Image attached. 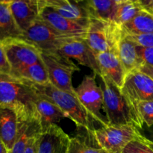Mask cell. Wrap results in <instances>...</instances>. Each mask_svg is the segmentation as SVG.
I'll use <instances>...</instances> for the list:
<instances>
[{
    "mask_svg": "<svg viewBox=\"0 0 153 153\" xmlns=\"http://www.w3.org/2000/svg\"><path fill=\"white\" fill-rule=\"evenodd\" d=\"M37 92L31 82L10 74L0 73V107L12 109L19 123L39 120Z\"/></svg>",
    "mask_w": 153,
    "mask_h": 153,
    "instance_id": "obj_1",
    "label": "cell"
},
{
    "mask_svg": "<svg viewBox=\"0 0 153 153\" xmlns=\"http://www.w3.org/2000/svg\"><path fill=\"white\" fill-rule=\"evenodd\" d=\"M104 102V111L109 125H129L137 129L143 128V122L139 117L134 105L126 98L111 79L100 76Z\"/></svg>",
    "mask_w": 153,
    "mask_h": 153,
    "instance_id": "obj_2",
    "label": "cell"
},
{
    "mask_svg": "<svg viewBox=\"0 0 153 153\" xmlns=\"http://www.w3.org/2000/svg\"><path fill=\"white\" fill-rule=\"evenodd\" d=\"M32 84L38 94L55 103L78 127L85 128L87 131L94 134L96 129L94 119L80 102L76 94L58 89L51 83L46 85Z\"/></svg>",
    "mask_w": 153,
    "mask_h": 153,
    "instance_id": "obj_3",
    "label": "cell"
},
{
    "mask_svg": "<svg viewBox=\"0 0 153 153\" xmlns=\"http://www.w3.org/2000/svg\"><path fill=\"white\" fill-rule=\"evenodd\" d=\"M123 35L122 26L115 22L91 16L85 40L96 55L105 52L117 53Z\"/></svg>",
    "mask_w": 153,
    "mask_h": 153,
    "instance_id": "obj_4",
    "label": "cell"
},
{
    "mask_svg": "<svg viewBox=\"0 0 153 153\" xmlns=\"http://www.w3.org/2000/svg\"><path fill=\"white\" fill-rule=\"evenodd\" d=\"M40 58L47 70L49 82L61 91L76 94L72 83L75 72L79 71V67L70 58L58 52L41 51Z\"/></svg>",
    "mask_w": 153,
    "mask_h": 153,
    "instance_id": "obj_5",
    "label": "cell"
},
{
    "mask_svg": "<svg viewBox=\"0 0 153 153\" xmlns=\"http://www.w3.org/2000/svg\"><path fill=\"white\" fill-rule=\"evenodd\" d=\"M21 38L34 44L40 51L57 52L64 44L79 37L58 32L40 16L24 31Z\"/></svg>",
    "mask_w": 153,
    "mask_h": 153,
    "instance_id": "obj_6",
    "label": "cell"
},
{
    "mask_svg": "<svg viewBox=\"0 0 153 153\" xmlns=\"http://www.w3.org/2000/svg\"><path fill=\"white\" fill-rule=\"evenodd\" d=\"M94 137L108 153H121L131 141L142 135L140 130L129 125H108L96 128Z\"/></svg>",
    "mask_w": 153,
    "mask_h": 153,
    "instance_id": "obj_7",
    "label": "cell"
},
{
    "mask_svg": "<svg viewBox=\"0 0 153 153\" xmlns=\"http://www.w3.org/2000/svg\"><path fill=\"white\" fill-rule=\"evenodd\" d=\"M95 76H85L75 91L80 102L94 120L99 123L102 126H105L109 123L107 118L105 117L101 112L102 109H104L102 91L97 85Z\"/></svg>",
    "mask_w": 153,
    "mask_h": 153,
    "instance_id": "obj_8",
    "label": "cell"
},
{
    "mask_svg": "<svg viewBox=\"0 0 153 153\" xmlns=\"http://www.w3.org/2000/svg\"><path fill=\"white\" fill-rule=\"evenodd\" d=\"M10 67V72L32 65L41 60V51L23 38H13L1 42Z\"/></svg>",
    "mask_w": 153,
    "mask_h": 153,
    "instance_id": "obj_9",
    "label": "cell"
},
{
    "mask_svg": "<svg viewBox=\"0 0 153 153\" xmlns=\"http://www.w3.org/2000/svg\"><path fill=\"white\" fill-rule=\"evenodd\" d=\"M121 91L132 103L153 100V79L139 70L128 73Z\"/></svg>",
    "mask_w": 153,
    "mask_h": 153,
    "instance_id": "obj_10",
    "label": "cell"
},
{
    "mask_svg": "<svg viewBox=\"0 0 153 153\" xmlns=\"http://www.w3.org/2000/svg\"><path fill=\"white\" fill-rule=\"evenodd\" d=\"M70 137L57 124L37 135V153H68Z\"/></svg>",
    "mask_w": 153,
    "mask_h": 153,
    "instance_id": "obj_11",
    "label": "cell"
},
{
    "mask_svg": "<svg viewBox=\"0 0 153 153\" xmlns=\"http://www.w3.org/2000/svg\"><path fill=\"white\" fill-rule=\"evenodd\" d=\"M57 52L70 58L76 59L81 65L89 67L94 75L100 76L97 55L90 48L85 38H76L64 44Z\"/></svg>",
    "mask_w": 153,
    "mask_h": 153,
    "instance_id": "obj_12",
    "label": "cell"
},
{
    "mask_svg": "<svg viewBox=\"0 0 153 153\" xmlns=\"http://www.w3.org/2000/svg\"><path fill=\"white\" fill-rule=\"evenodd\" d=\"M40 16L48 25L61 34L79 38L85 39L86 37L88 25L70 20L52 7L43 8L40 12Z\"/></svg>",
    "mask_w": 153,
    "mask_h": 153,
    "instance_id": "obj_13",
    "label": "cell"
},
{
    "mask_svg": "<svg viewBox=\"0 0 153 153\" xmlns=\"http://www.w3.org/2000/svg\"><path fill=\"white\" fill-rule=\"evenodd\" d=\"M97 59L100 76L108 78L117 86L122 88L126 73L117 53L114 52H101L97 55Z\"/></svg>",
    "mask_w": 153,
    "mask_h": 153,
    "instance_id": "obj_14",
    "label": "cell"
},
{
    "mask_svg": "<svg viewBox=\"0 0 153 153\" xmlns=\"http://www.w3.org/2000/svg\"><path fill=\"white\" fill-rule=\"evenodd\" d=\"M13 16L22 32L40 17L38 0H15L10 3Z\"/></svg>",
    "mask_w": 153,
    "mask_h": 153,
    "instance_id": "obj_15",
    "label": "cell"
},
{
    "mask_svg": "<svg viewBox=\"0 0 153 153\" xmlns=\"http://www.w3.org/2000/svg\"><path fill=\"white\" fill-rule=\"evenodd\" d=\"M19 121L12 109L0 107V140L8 151L11 150L16 140Z\"/></svg>",
    "mask_w": 153,
    "mask_h": 153,
    "instance_id": "obj_16",
    "label": "cell"
},
{
    "mask_svg": "<svg viewBox=\"0 0 153 153\" xmlns=\"http://www.w3.org/2000/svg\"><path fill=\"white\" fill-rule=\"evenodd\" d=\"M36 104L41 131L47 129L52 125L57 124L63 118H67L59 107L38 93Z\"/></svg>",
    "mask_w": 153,
    "mask_h": 153,
    "instance_id": "obj_17",
    "label": "cell"
},
{
    "mask_svg": "<svg viewBox=\"0 0 153 153\" xmlns=\"http://www.w3.org/2000/svg\"><path fill=\"white\" fill-rule=\"evenodd\" d=\"M117 55L123 66L126 75L134 70H139L142 66L137 52V44L125 34L120 41Z\"/></svg>",
    "mask_w": 153,
    "mask_h": 153,
    "instance_id": "obj_18",
    "label": "cell"
},
{
    "mask_svg": "<svg viewBox=\"0 0 153 153\" xmlns=\"http://www.w3.org/2000/svg\"><path fill=\"white\" fill-rule=\"evenodd\" d=\"M23 34L10 10V3H0V41L19 38Z\"/></svg>",
    "mask_w": 153,
    "mask_h": 153,
    "instance_id": "obj_19",
    "label": "cell"
},
{
    "mask_svg": "<svg viewBox=\"0 0 153 153\" xmlns=\"http://www.w3.org/2000/svg\"><path fill=\"white\" fill-rule=\"evenodd\" d=\"M126 35H140L153 33V13L142 9L130 22L122 26Z\"/></svg>",
    "mask_w": 153,
    "mask_h": 153,
    "instance_id": "obj_20",
    "label": "cell"
},
{
    "mask_svg": "<svg viewBox=\"0 0 153 153\" xmlns=\"http://www.w3.org/2000/svg\"><path fill=\"white\" fill-rule=\"evenodd\" d=\"M68 153H108L103 149L94 134L86 131V134H79L70 137Z\"/></svg>",
    "mask_w": 153,
    "mask_h": 153,
    "instance_id": "obj_21",
    "label": "cell"
},
{
    "mask_svg": "<svg viewBox=\"0 0 153 153\" xmlns=\"http://www.w3.org/2000/svg\"><path fill=\"white\" fill-rule=\"evenodd\" d=\"M10 74L16 78L37 85H46L50 83L47 70L42 60L32 65L11 71Z\"/></svg>",
    "mask_w": 153,
    "mask_h": 153,
    "instance_id": "obj_22",
    "label": "cell"
},
{
    "mask_svg": "<svg viewBox=\"0 0 153 153\" xmlns=\"http://www.w3.org/2000/svg\"><path fill=\"white\" fill-rule=\"evenodd\" d=\"M64 17L79 23L88 25L91 17V13L85 4V1L73 2L60 7H52Z\"/></svg>",
    "mask_w": 153,
    "mask_h": 153,
    "instance_id": "obj_23",
    "label": "cell"
},
{
    "mask_svg": "<svg viewBox=\"0 0 153 153\" xmlns=\"http://www.w3.org/2000/svg\"><path fill=\"white\" fill-rule=\"evenodd\" d=\"M40 132L41 128L39 121L19 123L17 137L9 153H25L29 139Z\"/></svg>",
    "mask_w": 153,
    "mask_h": 153,
    "instance_id": "obj_24",
    "label": "cell"
},
{
    "mask_svg": "<svg viewBox=\"0 0 153 153\" xmlns=\"http://www.w3.org/2000/svg\"><path fill=\"white\" fill-rule=\"evenodd\" d=\"M142 9L138 1H126L117 4L115 6L112 20L123 26L130 22Z\"/></svg>",
    "mask_w": 153,
    "mask_h": 153,
    "instance_id": "obj_25",
    "label": "cell"
},
{
    "mask_svg": "<svg viewBox=\"0 0 153 153\" xmlns=\"http://www.w3.org/2000/svg\"><path fill=\"white\" fill-rule=\"evenodd\" d=\"M91 15L100 19L113 21L116 4L113 0H85Z\"/></svg>",
    "mask_w": 153,
    "mask_h": 153,
    "instance_id": "obj_26",
    "label": "cell"
},
{
    "mask_svg": "<svg viewBox=\"0 0 153 153\" xmlns=\"http://www.w3.org/2000/svg\"><path fill=\"white\" fill-rule=\"evenodd\" d=\"M134 106L143 123L151 128L153 126V100L138 102L134 103Z\"/></svg>",
    "mask_w": 153,
    "mask_h": 153,
    "instance_id": "obj_27",
    "label": "cell"
},
{
    "mask_svg": "<svg viewBox=\"0 0 153 153\" xmlns=\"http://www.w3.org/2000/svg\"><path fill=\"white\" fill-rule=\"evenodd\" d=\"M121 153H153V149L146 143L144 136L141 135L130 142Z\"/></svg>",
    "mask_w": 153,
    "mask_h": 153,
    "instance_id": "obj_28",
    "label": "cell"
},
{
    "mask_svg": "<svg viewBox=\"0 0 153 153\" xmlns=\"http://www.w3.org/2000/svg\"><path fill=\"white\" fill-rule=\"evenodd\" d=\"M137 52L142 65L153 67V47H143L137 45Z\"/></svg>",
    "mask_w": 153,
    "mask_h": 153,
    "instance_id": "obj_29",
    "label": "cell"
},
{
    "mask_svg": "<svg viewBox=\"0 0 153 153\" xmlns=\"http://www.w3.org/2000/svg\"><path fill=\"white\" fill-rule=\"evenodd\" d=\"M126 36L130 40L134 42L137 46H143V47H153V33L146 34H140V35Z\"/></svg>",
    "mask_w": 153,
    "mask_h": 153,
    "instance_id": "obj_30",
    "label": "cell"
},
{
    "mask_svg": "<svg viewBox=\"0 0 153 153\" xmlns=\"http://www.w3.org/2000/svg\"><path fill=\"white\" fill-rule=\"evenodd\" d=\"M40 12L45 7H55L70 4L69 0H38Z\"/></svg>",
    "mask_w": 153,
    "mask_h": 153,
    "instance_id": "obj_31",
    "label": "cell"
},
{
    "mask_svg": "<svg viewBox=\"0 0 153 153\" xmlns=\"http://www.w3.org/2000/svg\"><path fill=\"white\" fill-rule=\"evenodd\" d=\"M0 73H6L10 74V67L7 61V57H6L5 52L1 42L0 41Z\"/></svg>",
    "mask_w": 153,
    "mask_h": 153,
    "instance_id": "obj_32",
    "label": "cell"
},
{
    "mask_svg": "<svg viewBox=\"0 0 153 153\" xmlns=\"http://www.w3.org/2000/svg\"><path fill=\"white\" fill-rule=\"evenodd\" d=\"M37 135L33 136L29 139L27 144L26 149H25V153H37Z\"/></svg>",
    "mask_w": 153,
    "mask_h": 153,
    "instance_id": "obj_33",
    "label": "cell"
},
{
    "mask_svg": "<svg viewBox=\"0 0 153 153\" xmlns=\"http://www.w3.org/2000/svg\"><path fill=\"white\" fill-rule=\"evenodd\" d=\"M138 2L143 9L153 12V0H138Z\"/></svg>",
    "mask_w": 153,
    "mask_h": 153,
    "instance_id": "obj_34",
    "label": "cell"
},
{
    "mask_svg": "<svg viewBox=\"0 0 153 153\" xmlns=\"http://www.w3.org/2000/svg\"><path fill=\"white\" fill-rule=\"evenodd\" d=\"M139 70L143 72V73L149 76L151 79H153V67L148 65H142L141 67L139 68Z\"/></svg>",
    "mask_w": 153,
    "mask_h": 153,
    "instance_id": "obj_35",
    "label": "cell"
},
{
    "mask_svg": "<svg viewBox=\"0 0 153 153\" xmlns=\"http://www.w3.org/2000/svg\"><path fill=\"white\" fill-rule=\"evenodd\" d=\"M0 153H9V151L1 140H0Z\"/></svg>",
    "mask_w": 153,
    "mask_h": 153,
    "instance_id": "obj_36",
    "label": "cell"
},
{
    "mask_svg": "<svg viewBox=\"0 0 153 153\" xmlns=\"http://www.w3.org/2000/svg\"><path fill=\"white\" fill-rule=\"evenodd\" d=\"M113 1L115 4H117L123 2H126V1H138V0H113Z\"/></svg>",
    "mask_w": 153,
    "mask_h": 153,
    "instance_id": "obj_37",
    "label": "cell"
},
{
    "mask_svg": "<svg viewBox=\"0 0 153 153\" xmlns=\"http://www.w3.org/2000/svg\"><path fill=\"white\" fill-rule=\"evenodd\" d=\"M145 140H146V143H147L148 146H149V147L151 148V149H153V142H152V141H151V140H148V139L146 138V137H145Z\"/></svg>",
    "mask_w": 153,
    "mask_h": 153,
    "instance_id": "obj_38",
    "label": "cell"
},
{
    "mask_svg": "<svg viewBox=\"0 0 153 153\" xmlns=\"http://www.w3.org/2000/svg\"><path fill=\"white\" fill-rule=\"evenodd\" d=\"M149 129L148 130V131H149V135H150L151 137V139H148V140H151V141L153 142V127H151V128H149Z\"/></svg>",
    "mask_w": 153,
    "mask_h": 153,
    "instance_id": "obj_39",
    "label": "cell"
},
{
    "mask_svg": "<svg viewBox=\"0 0 153 153\" xmlns=\"http://www.w3.org/2000/svg\"><path fill=\"white\" fill-rule=\"evenodd\" d=\"M1 2L10 3V2H11V0H0V3H1Z\"/></svg>",
    "mask_w": 153,
    "mask_h": 153,
    "instance_id": "obj_40",
    "label": "cell"
},
{
    "mask_svg": "<svg viewBox=\"0 0 153 153\" xmlns=\"http://www.w3.org/2000/svg\"><path fill=\"white\" fill-rule=\"evenodd\" d=\"M70 1H73V2H82L81 0H69Z\"/></svg>",
    "mask_w": 153,
    "mask_h": 153,
    "instance_id": "obj_41",
    "label": "cell"
},
{
    "mask_svg": "<svg viewBox=\"0 0 153 153\" xmlns=\"http://www.w3.org/2000/svg\"><path fill=\"white\" fill-rule=\"evenodd\" d=\"M81 1H85V0H81Z\"/></svg>",
    "mask_w": 153,
    "mask_h": 153,
    "instance_id": "obj_42",
    "label": "cell"
},
{
    "mask_svg": "<svg viewBox=\"0 0 153 153\" xmlns=\"http://www.w3.org/2000/svg\"><path fill=\"white\" fill-rule=\"evenodd\" d=\"M15 1V0H11V1Z\"/></svg>",
    "mask_w": 153,
    "mask_h": 153,
    "instance_id": "obj_43",
    "label": "cell"
},
{
    "mask_svg": "<svg viewBox=\"0 0 153 153\" xmlns=\"http://www.w3.org/2000/svg\"><path fill=\"white\" fill-rule=\"evenodd\" d=\"M152 13H153V12H152Z\"/></svg>",
    "mask_w": 153,
    "mask_h": 153,
    "instance_id": "obj_44",
    "label": "cell"
}]
</instances>
